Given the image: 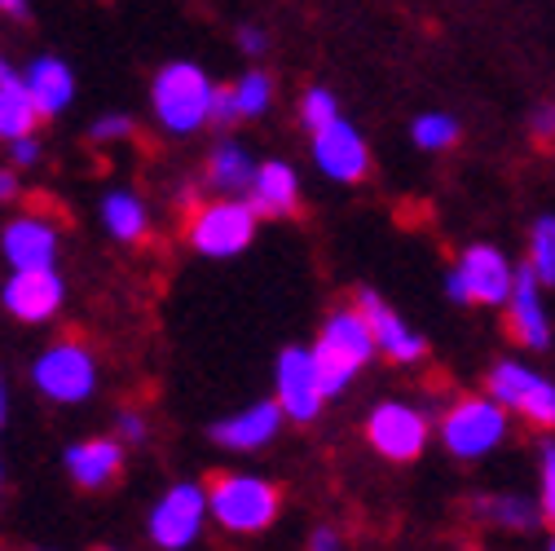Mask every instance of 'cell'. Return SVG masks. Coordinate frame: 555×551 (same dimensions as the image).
I'll return each instance as SVG.
<instances>
[{
    "label": "cell",
    "mask_w": 555,
    "mask_h": 551,
    "mask_svg": "<svg viewBox=\"0 0 555 551\" xmlns=\"http://www.w3.org/2000/svg\"><path fill=\"white\" fill-rule=\"evenodd\" d=\"M247 208L256 217H296L300 208V177L287 159H269V164H256L251 181H247Z\"/></svg>",
    "instance_id": "obj_19"
},
{
    "label": "cell",
    "mask_w": 555,
    "mask_h": 551,
    "mask_svg": "<svg viewBox=\"0 0 555 551\" xmlns=\"http://www.w3.org/2000/svg\"><path fill=\"white\" fill-rule=\"evenodd\" d=\"M18 76H23V89H27V98H31L40 119H53V115H62L66 106L76 102V72L62 57L44 53V57L27 62V72H18Z\"/></svg>",
    "instance_id": "obj_20"
},
{
    "label": "cell",
    "mask_w": 555,
    "mask_h": 551,
    "mask_svg": "<svg viewBox=\"0 0 555 551\" xmlns=\"http://www.w3.org/2000/svg\"><path fill=\"white\" fill-rule=\"evenodd\" d=\"M0 14L5 18H27V0H0Z\"/></svg>",
    "instance_id": "obj_37"
},
{
    "label": "cell",
    "mask_w": 555,
    "mask_h": 551,
    "mask_svg": "<svg viewBox=\"0 0 555 551\" xmlns=\"http://www.w3.org/2000/svg\"><path fill=\"white\" fill-rule=\"evenodd\" d=\"M428 433H433L428 415L410 401H379L366 420V441L388 463H414L428 446Z\"/></svg>",
    "instance_id": "obj_10"
},
{
    "label": "cell",
    "mask_w": 555,
    "mask_h": 551,
    "mask_svg": "<svg viewBox=\"0 0 555 551\" xmlns=\"http://www.w3.org/2000/svg\"><path fill=\"white\" fill-rule=\"evenodd\" d=\"M546 551H555V534H551V538H546Z\"/></svg>",
    "instance_id": "obj_40"
},
{
    "label": "cell",
    "mask_w": 555,
    "mask_h": 551,
    "mask_svg": "<svg viewBox=\"0 0 555 551\" xmlns=\"http://www.w3.org/2000/svg\"><path fill=\"white\" fill-rule=\"evenodd\" d=\"M10 159H14V168H36V164H40L36 132H31V137H14V142H10Z\"/></svg>",
    "instance_id": "obj_32"
},
{
    "label": "cell",
    "mask_w": 555,
    "mask_h": 551,
    "mask_svg": "<svg viewBox=\"0 0 555 551\" xmlns=\"http://www.w3.org/2000/svg\"><path fill=\"white\" fill-rule=\"evenodd\" d=\"M410 137H414V146H424V151H450L459 142V124L441 111H428L410 124Z\"/></svg>",
    "instance_id": "obj_27"
},
{
    "label": "cell",
    "mask_w": 555,
    "mask_h": 551,
    "mask_svg": "<svg viewBox=\"0 0 555 551\" xmlns=\"http://www.w3.org/2000/svg\"><path fill=\"white\" fill-rule=\"evenodd\" d=\"M225 89H230V98H234L238 119H256V115H264V111L273 106V80H269L264 72H247V76H238V80L225 85Z\"/></svg>",
    "instance_id": "obj_26"
},
{
    "label": "cell",
    "mask_w": 555,
    "mask_h": 551,
    "mask_svg": "<svg viewBox=\"0 0 555 551\" xmlns=\"http://www.w3.org/2000/svg\"><path fill=\"white\" fill-rule=\"evenodd\" d=\"M102 226L119 243H142L151 234V208L132 190H106L102 194Z\"/></svg>",
    "instance_id": "obj_21"
},
{
    "label": "cell",
    "mask_w": 555,
    "mask_h": 551,
    "mask_svg": "<svg viewBox=\"0 0 555 551\" xmlns=\"http://www.w3.org/2000/svg\"><path fill=\"white\" fill-rule=\"evenodd\" d=\"M0 305H5L18 322H49L66 305V283L57 269H10L5 287H0Z\"/></svg>",
    "instance_id": "obj_13"
},
{
    "label": "cell",
    "mask_w": 555,
    "mask_h": 551,
    "mask_svg": "<svg viewBox=\"0 0 555 551\" xmlns=\"http://www.w3.org/2000/svg\"><path fill=\"white\" fill-rule=\"evenodd\" d=\"M57 247L62 234L40 213H23L0 230V256L10 269H57Z\"/></svg>",
    "instance_id": "obj_16"
},
{
    "label": "cell",
    "mask_w": 555,
    "mask_h": 551,
    "mask_svg": "<svg viewBox=\"0 0 555 551\" xmlns=\"http://www.w3.org/2000/svg\"><path fill=\"white\" fill-rule=\"evenodd\" d=\"M31 384L53 406H85L98 393V358L85 339H53L31 362Z\"/></svg>",
    "instance_id": "obj_4"
},
{
    "label": "cell",
    "mask_w": 555,
    "mask_h": 551,
    "mask_svg": "<svg viewBox=\"0 0 555 551\" xmlns=\"http://www.w3.org/2000/svg\"><path fill=\"white\" fill-rule=\"evenodd\" d=\"M18 198V177L14 168H0V203H14Z\"/></svg>",
    "instance_id": "obj_36"
},
{
    "label": "cell",
    "mask_w": 555,
    "mask_h": 551,
    "mask_svg": "<svg viewBox=\"0 0 555 551\" xmlns=\"http://www.w3.org/2000/svg\"><path fill=\"white\" fill-rule=\"evenodd\" d=\"M533 137H538V142H555V102L533 111Z\"/></svg>",
    "instance_id": "obj_34"
},
{
    "label": "cell",
    "mask_w": 555,
    "mask_h": 551,
    "mask_svg": "<svg viewBox=\"0 0 555 551\" xmlns=\"http://www.w3.org/2000/svg\"><path fill=\"white\" fill-rule=\"evenodd\" d=\"M542 287H555V217H538L529 230V265Z\"/></svg>",
    "instance_id": "obj_25"
},
{
    "label": "cell",
    "mask_w": 555,
    "mask_h": 551,
    "mask_svg": "<svg viewBox=\"0 0 555 551\" xmlns=\"http://www.w3.org/2000/svg\"><path fill=\"white\" fill-rule=\"evenodd\" d=\"M212 93L217 85L207 80V72L198 62H168L159 66V76L151 85V106H155V119L164 132H198L212 115Z\"/></svg>",
    "instance_id": "obj_3"
},
{
    "label": "cell",
    "mask_w": 555,
    "mask_h": 551,
    "mask_svg": "<svg viewBox=\"0 0 555 551\" xmlns=\"http://www.w3.org/2000/svg\"><path fill=\"white\" fill-rule=\"evenodd\" d=\"M472 512L480 516V521H490L494 529H503V534H529L538 521H542V512H538V503L533 499H525V495H485V499H476L472 503Z\"/></svg>",
    "instance_id": "obj_22"
},
{
    "label": "cell",
    "mask_w": 555,
    "mask_h": 551,
    "mask_svg": "<svg viewBox=\"0 0 555 551\" xmlns=\"http://www.w3.org/2000/svg\"><path fill=\"white\" fill-rule=\"evenodd\" d=\"M507 309V331L520 349H546L551 344V318H546V305H542V283L533 279L529 269H520L512 279V292L503 300Z\"/></svg>",
    "instance_id": "obj_18"
},
{
    "label": "cell",
    "mask_w": 555,
    "mask_h": 551,
    "mask_svg": "<svg viewBox=\"0 0 555 551\" xmlns=\"http://www.w3.org/2000/svg\"><path fill=\"white\" fill-rule=\"evenodd\" d=\"M207 525V495L198 480H177V486H168L151 516H146V538L159 547V551H185L198 542Z\"/></svg>",
    "instance_id": "obj_9"
},
{
    "label": "cell",
    "mask_w": 555,
    "mask_h": 551,
    "mask_svg": "<svg viewBox=\"0 0 555 551\" xmlns=\"http://www.w3.org/2000/svg\"><path fill=\"white\" fill-rule=\"evenodd\" d=\"M251 172H256V164L238 142H221L212 155H207V181H212L217 190H225V194H243Z\"/></svg>",
    "instance_id": "obj_24"
},
{
    "label": "cell",
    "mask_w": 555,
    "mask_h": 551,
    "mask_svg": "<svg viewBox=\"0 0 555 551\" xmlns=\"http://www.w3.org/2000/svg\"><path fill=\"white\" fill-rule=\"evenodd\" d=\"M115 441L119 446H146L151 441V424H146L142 410H132V406L119 410L115 415Z\"/></svg>",
    "instance_id": "obj_31"
},
{
    "label": "cell",
    "mask_w": 555,
    "mask_h": 551,
    "mask_svg": "<svg viewBox=\"0 0 555 551\" xmlns=\"http://www.w3.org/2000/svg\"><path fill=\"white\" fill-rule=\"evenodd\" d=\"M36 124H40V115H36L27 89H23V76L10 66V72L0 76V137H5V142H14V137H31Z\"/></svg>",
    "instance_id": "obj_23"
},
{
    "label": "cell",
    "mask_w": 555,
    "mask_h": 551,
    "mask_svg": "<svg viewBox=\"0 0 555 551\" xmlns=\"http://www.w3.org/2000/svg\"><path fill=\"white\" fill-rule=\"evenodd\" d=\"M36 551H53V547H36Z\"/></svg>",
    "instance_id": "obj_42"
},
{
    "label": "cell",
    "mask_w": 555,
    "mask_h": 551,
    "mask_svg": "<svg viewBox=\"0 0 555 551\" xmlns=\"http://www.w3.org/2000/svg\"><path fill=\"white\" fill-rule=\"evenodd\" d=\"M132 128H137V119L128 111H106V115H98L89 124V137H93L98 146H111V142H128Z\"/></svg>",
    "instance_id": "obj_29"
},
{
    "label": "cell",
    "mask_w": 555,
    "mask_h": 551,
    "mask_svg": "<svg viewBox=\"0 0 555 551\" xmlns=\"http://www.w3.org/2000/svg\"><path fill=\"white\" fill-rule=\"evenodd\" d=\"M512 279H516V269L499 247L472 243L459 252L454 269L446 273V296L454 305H503L512 292Z\"/></svg>",
    "instance_id": "obj_7"
},
{
    "label": "cell",
    "mask_w": 555,
    "mask_h": 551,
    "mask_svg": "<svg viewBox=\"0 0 555 551\" xmlns=\"http://www.w3.org/2000/svg\"><path fill=\"white\" fill-rule=\"evenodd\" d=\"M238 49H243L247 57H264V49H269V36H264V27H256V23L238 27Z\"/></svg>",
    "instance_id": "obj_33"
},
{
    "label": "cell",
    "mask_w": 555,
    "mask_h": 551,
    "mask_svg": "<svg viewBox=\"0 0 555 551\" xmlns=\"http://www.w3.org/2000/svg\"><path fill=\"white\" fill-rule=\"evenodd\" d=\"M273 401L283 410V420L292 424H313L326 406V393L318 384V371H313V354L292 344V349L278 354V367H273Z\"/></svg>",
    "instance_id": "obj_11"
},
{
    "label": "cell",
    "mask_w": 555,
    "mask_h": 551,
    "mask_svg": "<svg viewBox=\"0 0 555 551\" xmlns=\"http://www.w3.org/2000/svg\"><path fill=\"white\" fill-rule=\"evenodd\" d=\"M309 551H344V542H339V534L331 525H318L309 534Z\"/></svg>",
    "instance_id": "obj_35"
},
{
    "label": "cell",
    "mask_w": 555,
    "mask_h": 551,
    "mask_svg": "<svg viewBox=\"0 0 555 551\" xmlns=\"http://www.w3.org/2000/svg\"><path fill=\"white\" fill-rule=\"evenodd\" d=\"M203 495L207 521H217V529H225L230 538H256L283 512V490L256 472H217L203 486Z\"/></svg>",
    "instance_id": "obj_1"
},
{
    "label": "cell",
    "mask_w": 555,
    "mask_h": 551,
    "mask_svg": "<svg viewBox=\"0 0 555 551\" xmlns=\"http://www.w3.org/2000/svg\"><path fill=\"white\" fill-rule=\"evenodd\" d=\"M485 397H494L507 415H520L533 428H555V380L525 362H494L485 375Z\"/></svg>",
    "instance_id": "obj_8"
},
{
    "label": "cell",
    "mask_w": 555,
    "mask_h": 551,
    "mask_svg": "<svg viewBox=\"0 0 555 551\" xmlns=\"http://www.w3.org/2000/svg\"><path fill=\"white\" fill-rule=\"evenodd\" d=\"M278 428H283L278 401H251V406L234 410V415H225L221 424H212V441L230 454H256L278 437Z\"/></svg>",
    "instance_id": "obj_17"
},
{
    "label": "cell",
    "mask_w": 555,
    "mask_h": 551,
    "mask_svg": "<svg viewBox=\"0 0 555 551\" xmlns=\"http://www.w3.org/2000/svg\"><path fill=\"white\" fill-rule=\"evenodd\" d=\"M538 512H542V521L555 525V441L542 446V467H538Z\"/></svg>",
    "instance_id": "obj_30"
},
{
    "label": "cell",
    "mask_w": 555,
    "mask_h": 551,
    "mask_svg": "<svg viewBox=\"0 0 555 551\" xmlns=\"http://www.w3.org/2000/svg\"><path fill=\"white\" fill-rule=\"evenodd\" d=\"M98 551H119V547H98Z\"/></svg>",
    "instance_id": "obj_41"
},
{
    "label": "cell",
    "mask_w": 555,
    "mask_h": 551,
    "mask_svg": "<svg viewBox=\"0 0 555 551\" xmlns=\"http://www.w3.org/2000/svg\"><path fill=\"white\" fill-rule=\"evenodd\" d=\"M124 459H128V446H119L115 437H80L62 450V467L72 476V486L85 490V495H102L111 490L115 480L124 476Z\"/></svg>",
    "instance_id": "obj_14"
},
{
    "label": "cell",
    "mask_w": 555,
    "mask_h": 551,
    "mask_svg": "<svg viewBox=\"0 0 555 551\" xmlns=\"http://www.w3.org/2000/svg\"><path fill=\"white\" fill-rule=\"evenodd\" d=\"M353 305H358V313H362L366 326H371L375 354H384V358L397 362V367H414V362L428 358V339L414 331V326H405L401 313H397L379 292H358Z\"/></svg>",
    "instance_id": "obj_12"
},
{
    "label": "cell",
    "mask_w": 555,
    "mask_h": 551,
    "mask_svg": "<svg viewBox=\"0 0 555 551\" xmlns=\"http://www.w3.org/2000/svg\"><path fill=\"white\" fill-rule=\"evenodd\" d=\"M10 420V388H5V375H0V428Z\"/></svg>",
    "instance_id": "obj_38"
},
{
    "label": "cell",
    "mask_w": 555,
    "mask_h": 551,
    "mask_svg": "<svg viewBox=\"0 0 555 551\" xmlns=\"http://www.w3.org/2000/svg\"><path fill=\"white\" fill-rule=\"evenodd\" d=\"M313 164L331 177V181H344L353 185L371 172V151H366V137L349 124V119H331L326 128L313 132Z\"/></svg>",
    "instance_id": "obj_15"
},
{
    "label": "cell",
    "mask_w": 555,
    "mask_h": 551,
    "mask_svg": "<svg viewBox=\"0 0 555 551\" xmlns=\"http://www.w3.org/2000/svg\"><path fill=\"white\" fill-rule=\"evenodd\" d=\"M507 428H512V415L485 393H472V397H459L446 415H441V446L454 454V459H485L494 454L503 441H507Z\"/></svg>",
    "instance_id": "obj_5"
},
{
    "label": "cell",
    "mask_w": 555,
    "mask_h": 551,
    "mask_svg": "<svg viewBox=\"0 0 555 551\" xmlns=\"http://www.w3.org/2000/svg\"><path fill=\"white\" fill-rule=\"evenodd\" d=\"M300 119H305L309 132H318V128H326L331 119H339L335 93H331V89H305V98H300Z\"/></svg>",
    "instance_id": "obj_28"
},
{
    "label": "cell",
    "mask_w": 555,
    "mask_h": 551,
    "mask_svg": "<svg viewBox=\"0 0 555 551\" xmlns=\"http://www.w3.org/2000/svg\"><path fill=\"white\" fill-rule=\"evenodd\" d=\"M256 213L247 208V198L225 194L217 203H198L190 213V247L207 260H230L251 247L256 239Z\"/></svg>",
    "instance_id": "obj_6"
},
{
    "label": "cell",
    "mask_w": 555,
    "mask_h": 551,
    "mask_svg": "<svg viewBox=\"0 0 555 551\" xmlns=\"http://www.w3.org/2000/svg\"><path fill=\"white\" fill-rule=\"evenodd\" d=\"M0 490H5V459H0Z\"/></svg>",
    "instance_id": "obj_39"
},
{
    "label": "cell",
    "mask_w": 555,
    "mask_h": 551,
    "mask_svg": "<svg viewBox=\"0 0 555 551\" xmlns=\"http://www.w3.org/2000/svg\"><path fill=\"white\" fill-rule=\"evenodd\" d=\"M313 371H318V384L326 397H339L349 388L375 358V339H371V326L366 318L358 313V305H339L331 309V318L322 322L318 331V344H313Z\"/></svg>",
    "instance_id": "obj_2"
}]
</instances>
